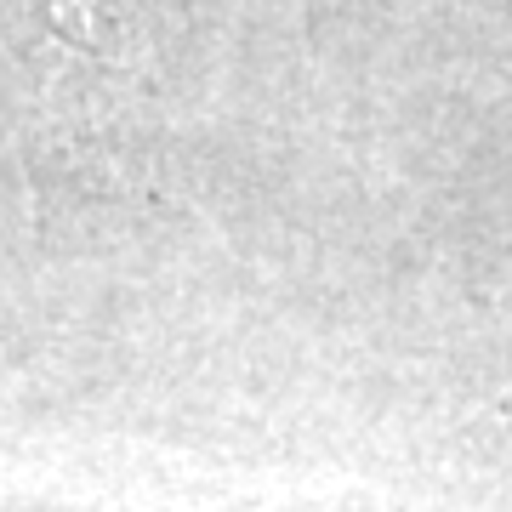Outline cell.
Here are the masks:
<instances>
[{
  "label": "cell",
  "mask_w": 512,
  "mask_h": 512,
  "mask_svg": "<svg viewBox=\"0 0 512 512\" xmlns=\"http://www.w3.org/2000/svg\"><path fill=\"white\" fill-rule=\"evenodd\" d=\"M46 35L57 46V97L69 103L74 80H86L80 103H109L126 80L143 74V52L131 46L126 0H52Z\"/></svg>",
  "instance_id": "cell-1"
}]
</instances>
